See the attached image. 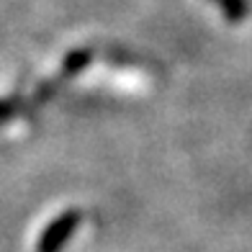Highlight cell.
Here are the masks:
<instances>
[{
	"mask_svg": "<svg viewBox=\"0 0 252 252\" xmlns=\"http://www.w3.org/2000/svg\"><path fill=\"white\" fill-rule=\"evenodd\" d=\"M80 221H83V211L80 209H67L57 219H52L36 242V252H62V247L72 239L77 232Z\"/></svg>",
	"mask_w": 252,
	"mask_h": 252,
	"instance_id": "6da1fadb",
	"label": "cell"
},
{
	"mask_svg": "<svg viewBox=\"0 0 252 252\" xmlns=\"http://www.w3.org/2000/svg\"><path fill=\"white\" fill-rule=\"evenodd\" d=\"M90 62H93V52L90 49H72L62 60V72H60V80H57V83H64V80H70V77H77L83 70H88Z\"/></svg>",
	"mask_w": 252,
	"mask_h": 252,
	"instance_id": "7a4b0ae2",
	"label": "cell"
},
{
	"mask_svg": "<svg viewBox=\"0 0 252 252\" xmlns=\"http://www.w3.org/2000/svg\"><path fill=\"white\" fill-rule=\"evenodd\" d=\"M211 3L219 5L224 18L232 21V24H239L250 16V0H211Z\"/></svg>",
	"mask_w": 252,
	"mask_h": 252,
	"instance_id": "3957f363",
	"label": "cell"
},
{
	"mask_svg": "<svg viewBox=\"0 0 252 252\" xmlns=\"http://www.w3.org/2000/svg\"><path fill=\"white\" fill-rule=\"evenodd\" d=\"M18 108H21L18 98H3V100H0V124H5L13 116H18Z\"/></svg>",
	"mask_w": 252,
	"mask_h": 252,
	"instance_id": "277c9868",
	"label": "cell"
}]
</instances>
